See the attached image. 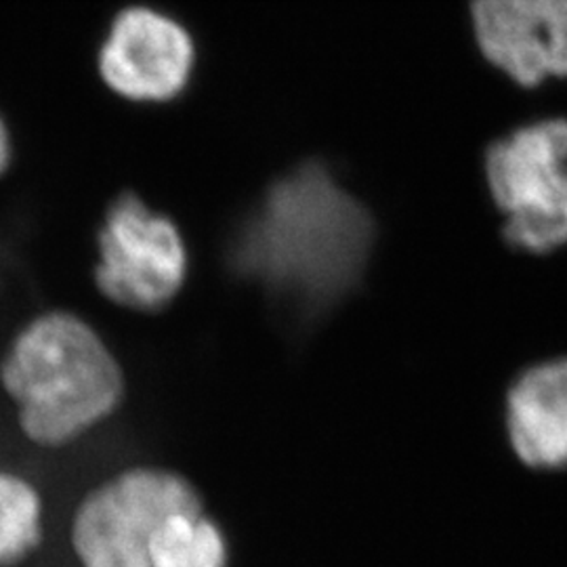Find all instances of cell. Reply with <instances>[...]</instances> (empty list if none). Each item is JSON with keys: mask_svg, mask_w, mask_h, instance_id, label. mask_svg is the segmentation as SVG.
Wrapping results in <instances>:
<instances>
[{"mask_svg": "<svg viewBox=\"0 0 567 567\" xmlns=\"http://www.w3.org/2000/svg\"><path fill=\"white\" fill-rule=\"evenodd\" d=\"M97 252L95 284L110 303L158 313L182 295L189 271L182 229L135 194L110 204Z\"/></svg>", "mask_w": 567, "mask_h": 567, "instance_id": "obj_5", "label": "cell"}, {"mask_svg": "<svg viewBox=\"0 0 567 567\" xmlns=\"http://www.w3.org/2000/svg\"><path fill=\"white\" fill-rule=\"evenodd\" d=\"M480 51L522 86L567 79V0H471Z\"/></svg>", "mask_w": 567, "mask_h": 567, "instance_id": "obj_7", "label": "cell"}, {"mask_svg": "<svg viewBox=\"0 0 567 567\" xmlns=\"http://www.w3.org/2000/svg\"><path fill=\"white\" fill-rule=\"evenodd\" d=\"M250 238L282 255L299 250L326 295L343 292L364 269L374 238L372 219L322 164H305L284 177L250 225Z\"/></svg>", "mask_w": 567, "mask_h": 567, "instance_id": "obj_2", "label": "cell"}, {"mask_svg": "<svg viewBox=\"0 0 567 567\" xmlns=\"http://www.w3.org/2000/svg\"><path fill=\"white\" fill-rule=\"evenodd\" d=\"M150 567H229L224 529L204 508L171 515L150 543Z\"/></svg>", "mask_w": 567, "mask_h": 567, "instance_id": "obj_9", "label": "cell"}, {"mask_svg": "<svg viewBox=\"0 0 567 567\" xmlns=\"http://www.w3.org/2000/svg\"><path fill=\"white\" fill-rule=\"evenodd\" d=\"M486 179L505 213V240L524 252L567 244V118L517 128L486 154Z\"/></svg>", "mask_w": 567, "mask_h": 567, "instance_id": "obj_3", "label": "cell"}, {"mask_svg": "<svg viewBox=\"0 0 567 567\" xmlns=\"http://www.w3.org/2000/svg\"><path fill=\"white\" fill-rule=\"evenodd\" d=\"M11 161H13V140L7 122L0 116V177L9 171Z\"/></svg>", "mask_w": 567, "mask_h": 567, "instance_id": "obj_11", "label": "cell"}, {"mask_svg": "<svg viewBox=\"0 0 567 567\" xmlns=\"http://www.w3.org/2000/svg\"><path fill=\"white\" fill-rule=\"evenodd\" d=\"M103 82L124 100L179 97L196 68V44L182 23L150 7H128L112 21L100 49Z\"/></svg>", "mask_w": 567, "mask_h": 567, "instance_id": "obj_6", "label": "cell"}, {"mask_svg": "<svg viewBox=\"0 0 567 567\" xmlns=\"http://www.w3.org/2000/svg\"><path fill=\"white\" fill-rule=\"evenodd\" d=\"M0 385L23 435L61 447L110 419L124 398V374L102 334L70 311H49L21 328L0 360Z\"/></svg>", "mask_w": 567, "mask_h": 567, "instance_id": "obj_1", "label": "cell"}, {"mask_svg": "<svg viewBox=\"0 0 567 567\" xmlns=\"http://www.w3.org/2000/svg\"><path fill=\"white\" fill-rule=\"evenodd\" d=\"M203 507L194 484L164 468H128L95 487L74 515L82 567H150V543L164 522Z\"/></svg>", "mask_w": 567, "mask_h": 567, "instance_id": "obj_4", "label": "cell"}, {"mask_svg": "<svg viewBox=\"0 0 567 567\" xmlns=\"http://www.w3.org/2000/svg\"><path fill=\"white\" fill-rule=\"evenodd\" d=\"M41 543V494L20 475L0 471V567L18 566Z\"/></svg>", "mask_w": 567, "mask_h": 567, "instance_id": "obj_10", "label": "cell"}, {"mask_svg": "<svg viewBox=\"0 0 567 567\" xmlns=\"http://www.w3.org/2000/svg\"><path fill=\"white\" fill-rule=\"evenodd\" d=\"M511 446L532 468L567 466V360L534 365L511 386L507 400Z\"/></svg>", "mask_w": 567, "mask_h": 567, "instance_id": "obj_8", "label": "cell"}]
</instances>
